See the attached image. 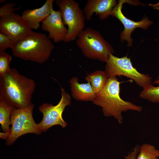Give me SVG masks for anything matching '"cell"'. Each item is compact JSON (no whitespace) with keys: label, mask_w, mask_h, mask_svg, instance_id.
Returning <instances> with one entry per match:
<instances>
[{"label":"cell","mask_w":159,"mask_h":159,"mask_svg":"<svg viewBox=\"0 0 159 159\" xmlns=\"http://www.w3.org/2000/svg\"><path fill=\"white\" fill-rule=\"evenodd\" d=\"M34 81L11 68L4 76L0 77V96L4 98L16 108H24L32 103L35 87Z\"/></svg>","instance_id":"cell-1"},{"label":"cell","mask_w":159,"mask_h":159,"mask_svg":"<svg viewBox=\"0 0 159 159\" xmlns=\"http://www.w3.org/2000/svg\"><path fill=\"white\" fill-rule=\"evenodd\" d=\"M117 77L108 78L107 82L102 89L96 93L93 103L102 107L104 115L113 116L120 124L123 122L122 112L131 110L141 112L142 107L125 101L120 96V84Z\"/></svg>","instance_id":"cell-2"},{"label":"cell","mask_w":159,"mask_h":159,"mask_svg":"<svg viewBox=\"0 0 159 159\" xmlns=\"http://www.w3.org/2000/svg\"><path fill=\"white\" fill-rule=\"evenodd\" d=\"M54 48L53 43L46 34L33 31L15 41L11 49L15 57L42 64L49 59Z\"/></svg>","instance_id":"cell-3"},{"label":"cell","mask_w":159,"mask_h":159,"mask_svg":"<svg viewBox=\"0 0 159 159\" xmlns=\"http://www.w3.org/2000/svg\"><path fill=\"white\" fill-rule=\"evenodd\" d=\"M76 44L84 55L90 59L106 62L114 52L112 46L100 32L91 28L84 29L77 38Z\"/></svg>","instance_id":"cell-4"},{"label":"cell","mask_w":159,"mask_h":159,"mask_svg":"<svg viewBox=\"0 0 159 159\" xmlns=\"http://www.w3.org/2000/svg\"><path fill=\"white\" fill-rule=\"evenodd\" d=\"M63 22L67 26L68 32L63 42L73 41L84 29L85 17L79 3L74 0H57Z\"/></svg>","instance_id":"cell-5"},{"label":"cell","mask_w":159,"mask_h":159,"mask_svg":"<svg viewBox=\"0 0 159 159\" xmlns=\"http://www.w3.org/2000/svg\"><path fill=\"white\" fill-rule=\"evenodd\" d=\"M34 107V105L32 103L25 108L14 107L11 117V126L6 139V143L7 145H12L18 138L26 134H41L42 131L33 118Z\"/></svg>","instance_id":"cell-6"},{"label":"cell","mask_w":159,"mask_h":159,"mask_svg":"<svg viewBox=\"0 0 159 159\" xmlns=\"http://www.w3.org/2000/svg\"><path fill=\"white\" fill-rule=\"evenodd\" d=\"M106 63L105 72L108 78L125 76L132 79L137 85L143 88L151 84V77L138 72L133 67L130 59L127 56L119 58L111 54Z\"/></svg>","instance_id":"cell-7"},{"label":"cell","mask_w":159,"mask_h":159,"mask_svg":"<svg viewBox=\"0 0 159 159\" xmlns=\"http://www.w3.org/2000/svg\"><path fill=\"white\" fill-rule=\"evenodd\" d=\"M61 91V98L57 105L44 103L39 108L43 115L42 121L38 124L42 132H46L54 125H59L64 128L67 125V123L63 119L62 115L66 107L70 105L71 97L62 87Z\"/></svg>","instance_id":"cell-8"},{"label":"cell","mask_w":159,"mask_h":159,"mask_svg":"<svg viewBox=\"0 0 159 159\" xmlns=\"http://www.w3.org/2000/svg\"><path fill=\"white\" fill-rule=\"evenodd\" d=\"M32 31L21 16L14 12L0 16V32L14 41L22 38Z\"/></svg>","instance_id":"cell-9"},{"label":"cell","mask_w":159,"mask_h":159,"mask_svg":"<svg viewBox=\"0 0 159 159\" xmlns=\"http://www.w3.org/2000/svg\"><path fill=\"white\" fill-rule=\"evenodd\" d=\"M127 0H119L117 5L112 10L111 16L116 17L123 24L124 29L121 32L120 36L122 42L126 41L128 46H131L133 40L131 38L132 32L137 28L147 29L153 22L150 20L147 17L143 18L140 21H135L126 17L122 12V5L128 2Z\"/></svg>","instance_id":"cell-10"},{"label":"cell","mask_w":159,"mask_h":159,"mask_svg":"<svg viewBox=\"0 0 159 159\" xmlns=\"http://www.w3.org/2000/svg\"><path fill=\"white\" fill-rule=\"evenodd\" d=\"M42 30L47 32L48 38L55 43L64 41L68 32L64 25L59 10H53L42 22Z\"/></svg>","instance_id":"cell-11"},{"label":"cell","mask_w":159,"mask_h":159,"mask_svg":"<svg viewBox=\"0 0 159 159\" xmlns=\"http://www.w3.org/2000/svg\"><path fill=\"white\" fill-rule=\"evenodd\" d=\"M55 1L47 0L40 8L25 10L22 12V18L31 29L36 30L40 28V22H42L54 10L53 3Z\"/></svg>","instance_id":"cell-12"},{"label":"cell","mask_w":159,"mask_h":159,"mask_svg":"<svg viewBox=\"0 0 159 159\" xmlns=\"http://www.w3.org/2000/svg\"><path fill=\"white\" fill-rule=\"evenodd\" d=\"M117 4L115 0H88L83 11L87 21L91 20L95 13L100 20H104L111 15L112 10Z\"/></svg>","instance_id":"cell-13"},{"label":"cell","mask_w":159,"mask_h":159,"mask_svg":"<svg viewBox=\"0 0 159 159\" xmlns=\"http://www.w3.org/2000/svg\"><path fill=\"white\" fill-rule=\"evenodd\" d=\"M71 95L77 100L93 101L96 94L94 92L90 82L80 83L78 78L72 77L70 80Z\"/></svg>","instance_id":"cell-14"},{"label":"cell","mask_w":159,"mask_h":159,"mask_svg":"<svg viewBox=\"0 0 159 159\" xmlns=\"http://www.w3.org/2000/svg\"><path fill=\"white\" fill-rule=\"evenodd\" d=\"M14 107L4 97L0 96V123L3 132L9 134L11 117Z\"/></svg>","instance_id":"cell-15"},{"label":"cell","mask_w":159,"mask_h":159,"mask_svg":"<svg viewBox=\"0 0 159 159\" xmlns=\"http://www.w3.org/2000/svg\"><path fill=\"white\" fill-rule=\"evenodd\" d=\"M85 80L90 82L92 89L96 94L101 91L106 84L108 78L105 71H96L85 77Z\"/></svg>","instance_id":"cell-16"},{"label":"cell","mask_w":159,"mask_h":159,"mask_svg":"<svg viewBox=\"0 0 159 159\" xmlns=\"http://www.w3.org/2000/svg\"><path fill=\"white\" fill-rule=\"evenodd\" d=\"M159 150L153 145L144 143L140 146L137 159H158Z\"/></svg>","instance_id":"cell-17"},{"label":"cell","mask_w":159,"mask_h":159,"mask_svg":"<svg viewBox=\"0 0 159 159\" xmlns=\"http://www.w3.org/2000/svg\"><path fill=\"white\" fill-rule=\"evenodd\" d=\"M143 88L140 95L141 98L153 103H159V85L155 87L151 84Z\"/></svg>","instance_id":"cell-18"},{"label":"cell","mask_w":159,"mask_h":159,"mask_svg":"<svg viewBox=\"0 0 159 159\" xmlns=\"http://www.w3.org/2000/svg\"><path fill=\"white\" fill-rule=\"evenodd\" d=\"M11 56L5 51H0V77L4 76L9 71Z\"/></svg>","instance_id":"cell-19"},{"label":"cell","mask_w":159,"mask_h":159,"mask_svg":"<svg viewBox=\"0 0 159 159\" xmlns=\"http://www.w3.org/2000/svg\"><path fill=\"white\" fill-rule=\"evenodd\" d=\"M14 42L11 38L0 32V51H5L9 48L11 49Z\"/></svg>","instance_id":"cell-20"},{"label":"cell","mask_w":159,"mask_h":159,"mask_svg":"<svg viewBox=\"0 0 159 159\" xmlns=\"http://www.w3.org/2000/svg\"><path fill=\"white\" fill-rule=\"evenodd\" d=\"M15 4L8 3L3 5L0 8V16L9 13L18 9V8H15Z\"/></svg>","instance_id":"cell-21"},{"label":"cell","mask_w":159,"mask_h":159,"mask_svg":"<svg viewBox=\"0 0 159 159\" xmlns=\"http://www.w3.org/2000/svg\"><path fill=\"white\" fill-rule=\"evenodd\" d=\"M140 146L136 145L131 151L129 153L127 156H124V159H137V157L139 152Z\"/></svg>","instance_id":"cell-22"},{"label":"cell","mask_w":159,"mask_h":159,"mask_svg":"<svg viewBox=\"0 0 159 159\" xmlns=\"http://www.w3.org/2000/svg\"><path fill=\"white\" fill-rule=\"evenodd\" d=\"M150 5L154 9L159 10V3L156 4H150Z\"/></svg>","instance_id":"cell-23"},{"label":"cell","mask_w":159,"mask_h":159,"mask_svg":"<svg viewBox=\"0 0 159 159\" xmlns=\"http://www.w3.org/2000/svg\"><path fill=\"white\" fill-rule=\"evenodd\" d=\"M153 83L159 85V76L158 77V79L155 80Z\"/></svg>","instance_id":"cell-24"},{"label":"cell","mask_w":159,"mask_h":159,"mask_svg":"<svg viewBox=\"0 0 159 159\" xmlns=\"http://www.w3.org/2000/svg\"><path fill=\"white\" fill-rule=\"evenodd\" d=\"M6 0H1L0 1V3H4V2H5L6 1Z\"/></svg>","instance_id":"cell-25"}]
</instances>
